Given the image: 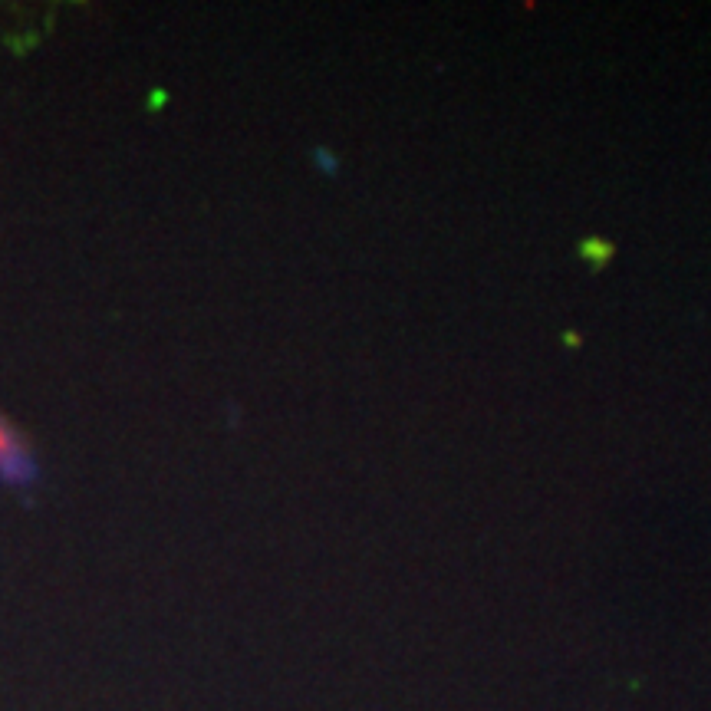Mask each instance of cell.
<instances>
[{"label":"cell","mask_w":711,"mask_h":711,"mask_svg":"<svg viewBox=\"0 0 711 711\" xmlns=\"http://www.w3.org/2000/svg\"><path fill=\"white\" fill-rule=\"evenodd\" d=\"M37 481V461L27 438L0 415V484L7 488H33Z\"/></svg>","instance_id":"cell-1"}]
</instances>
